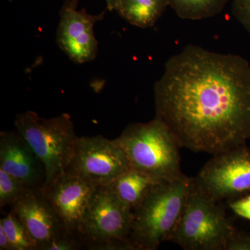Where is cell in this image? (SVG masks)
<instances>
[{
  "instance_id": "1",
  "label": "cell",
  "mask_w": 250,
  "mask_h": 250,
  "mask_svg": "<svg viewBox=\"0 0 250 250\" xmlns=\"http://www.w3.org/2000/svg\"><path fill=\"white\" fill-rule=\"evenodd\" d=\"M156 116L181 147L215 155L250 139V65L237 54L187 45L154 85Z\"/></svg>"
},
{
  "instance_id": "2",
  "label": "cell",
  "mask_w": 250,
  "mask_h": 250,
  "mask_svg": "<svg viewBox=\"0 0 250 250\" xmlns=\"http://www.w3.org/2000/svg\"><path fill=\"white\" fill-rule=\"evenodd\" d=\"M195 179L184 176L154 185L133 210L129 241L134 250H156L167 242L183 213Z\"/></svg>"
},
{
  "instance_id": "3",
  "label": "cell",
  "mask_w": 250,
  "mask_h": 250,
  "mask_svg": "<svg viewBox=\"0 0 250 250\" xmlns=\"http://www.w3.org/2000/svg\"><path fill=\"white\" fill-rule=\"evenodd\" d=\"M124 151L130 167L158 182L185 176L181 169V148L170 128L155 118L146 123L128 125L113 140Z\"/></svg>"
},
{
  "instance_id": "4",
  "label": "cell",
  "mask_w": 250,
  "mask_h": 250,
  "mask_svg": "<svg viewBox=\"0 0 250 250\" xmlns=\"http://www.w3.org/2000/svg\"><path fill=\"white\" fill-rule=\"evenodd\" d=\"M217 202L195 184L167 242L186 250H225L236 229Z\"/></svg>"
},
{
  "instance_id": "5",
  "label": "cell",
  "mask_w": 250,
  "mask_h": 250,
  "mask_svg": "<svg viewBox=\"0 0 250 250\" xmlns=\"http://www.w3.org/2000/svg\"><path fill=\"white\" fill-rule=\"evenodd\" d=\"M15 126L45 165L44 187L65 172L78 139L70 115L44 118L28 111L16 116Z\"/></svg>"
},
{
  "instance_id": "6",
  "label": "cell",
  "mask_w": 250,
  "mask_h": 250,
  "mask_svg": "<svg viewBox=\"0 0 250 250\" xmlns=\"http://www.w3.org/2000/svg\"><path fill=\"white\" fill-rule=\"evenodd\" d=\"M133 210L108 186H98L83 215L80 233L86 250H134L129 241Z\"/></svg>"
},
{
  "instance_id": "7",
  "label": "cell",
  "mask_w": 250,
  "mask_h": 250,
  "mask_svg": "<svg viewBox=\"0 0 250 250\" xmlns=\"http://www.w3.org/2000/svg\"><path fill=\"white\" fill-rule=\"evenodd\" d=\"M195 179L215 201L236 200L250 193V149L246 144L213 155Z\"/></svg>"
},
{
  "instance_id": "8",
  "label": "cell",
  "mask_w": 250,
  "mask_h": 250,
  "mask_svg": "<svg viewBox=\"0 0 250 250\" xmlns=\"http://www.w3.org/2000/svg\"><path fill=\"white\" fill-rule=\"evenodd\" d=\"M130 168L123 149L98 135L78 137L65 172L95 186H107Z\"/></svg>"
},
{
  "instance_id": "9",
  "label": "cell",
  "mask_w": 250,
  "mask_h": 250,
  "mask_svg": "<svg viewBox=\"0 0 250 250\" xmlns=\"http://www.w3.org/2000/svg\"><path fill=\"white\" fill-rule=\"evenodd\" d=\"M80 0H65L60 11L57 42L72 62L83 64L96 58L98 42L94 26L104 18L105 11L98 15L77 10Z\"/></svg>"
},
{
  "instance_id": "10",
  "label": "cell",
  "mask_w": 250,
  "mask_h": 250,
  "mask_svg": "<svg viewBox=\"0 0 250 250\" xmlns=\"http://www.w3.org/2000/svg\"><path fill=\"white\" fill-rule=\"evenodd\" d=\"M11 209L25 227L36 250H45L52 241L68 231L41 188L30 189Z\"/></svg>"
},
{
  "instance_id": "11",
  "label": "cell",
  "mask_w": 250,
  "mask_h": 250,
  "mask_svg": "<svg viewBox=\"0 0 250 250\" xmlns=\"http://www.w3.org/2000/svg\"><path fill=\"white\" fill-rule=\"evenodd\" d=\"M97 187L65 172L41 189L67 229L80 233L83 215Z\"/></svg>"
},
{
  "instance_id": "12",
  "label": "cell",
  "mask_w": 250,
  "mask_h": 250,
  "mask_svg": "<svg viewBox=\"0 0 250 250\" xmlns=\"http://www.w3.org/2000/svg\"><path fill=\"white\" fill-rule=\"evenodd\" d=\"M0 169L29 188L45 185V165L17 131L0 133Z\"/></svg>"
},
{
  "instance_id": "13",
  "label": "cell",
  "mask_w": 250,
  "mask_h": 250,
  "mask_svg": "<svg viewBox=\"0 0 250 250\" xmlns=\"http://www.w3.org/2000/svg\"><path fill=\"white\" fill-rule=\"evenodd\" d=\"M157 183L149 176L130 168L107 186L122 201L134 210Z\"/></svg>"
},
{
  "instance_id": "14",
  "label": "cell",
  "mask_w": 250,
  "mask_h": 250,
  "mask_svg": "<svg viewBox=\"0 0 250 250\" xmlns=\"http://www.w3.org/2000/svg\"><path fill=\"white\" fill-rule=\"evenodd\" d=\"M171 0H118L116 11L136 27H152L170 6Z\"/></svg>"
},
{
  "instance_id": "15",
  "label": "cell",
  "mask_w": 250,
  "mask_h": 250,
  "mask_svg": "<svg viewBox=\"0 0 250 250\" xmlns=\"http://www.w3.org/2000/svg\"><path fill=\"white\" fill-rule=\"evenodd\" d=\"M229 0H171L170 7L182 19L212 18L221 13Z\"/></svg>"
},
{
  "instance_id": "16",
  "label": "cell",
  "mask_w": 250,
  "mask_h": 250,
  "mask_svg": "<svg viewBox=\"0 0 250 250\" xmlns=\"http://www.w3.org/2000/svg\"><path fill=\"white\" fill-rule=\"evenodd\" d=\"M0 225L6 231L14 250H36L35 243L14 210L11 209L1 218Z\"/></svg>"
},
{
  "instance_id": "17",
  "label": "cell",
  "mask_w": 250,
  "mask_h": 250,
  "mask_svg": "<svg viewBox=\"0 0 250 250\" xmlns=\"http://www.w3.org/2000/svg\"><path fill=\"white\" fill-rule=\"evenodd\" d=\"M31 188L0 169V207H12Z\"/></svg>"
},
{
  "instance_id": "18",
  "label": "cell",
  "mask_w": 250,
  "mask_h": 250,
  "mask_svg": "<svg viewBox=\"0 0 250 250\" xmlns=\"http://www.w3.org/2000/svg\"><path fill=\"white\" fill-rule=\"evenodd\" d=\"M84 248V241L81 233L67 231L52 241L45 250H77Z\"/></svg>"
},
{
  "instance_id": "19",
  "label": "cell",
  "mask_w": 250,
  "mask_h": 250,
  "mask_svg": "<svg viewBox=\"0 0 250 250\" xmlns=\"http://www.w3.org/2000/svg\"><path fill=\"white\" fill-rule=\"evenodd\" d=\"M232 14L250 34V0H233Z\"/></svg>"
},
{
  "instance_id": "20",
  "label": "cell",
  "mask_w": 250,
  "mask_h": 250,
  "mask_svg": "<svg viewBox=\"0 0 250 250\" xmlns=\"http://www.w3.org/2000/svg\"><path fill=\"white\" fill-rule=\"evenodd\" d=\"M225 250H250V233L236 231Z\"/></svg>"
},
{
  "instance_id": "21",
  "label": "cell",
  "mask_w": 250,
  "mask_h": 250,
  "mask_svg": "<svg viewBox=\"0 0 250 250\" xmlns=\"http://www.w3.org/2000/svg\"><path fill=\"white\" fill-rule=\"evenodd\" d=\"M229 207L237 215L250 220V193L231 201Z\"/></svg>"
},
{
  "instance_id": "22",
  "label": "cell",
  "mask_w": 250,
  "mask_h": 250,
  "mask_svg": "<svg viewBox=\"0 0 250 250\" xmlns=\"http://www.w3.org/2000/svg\"><path fill=\"white\" fill-rule=\"evenodd\" d=\"M0 250H14L9 237L1 225H0Z\"/></svg>"
},
{
  "instance_id": "23",
  "label": "cell",
  "mask_w": 250,
  "mask_h": 250,
  "mask_svg": "<svg viewBox=\"0 0 250 250\" xmlns=\"http://www.w3.org/2000/svg\"><path fill=\"white\" fill-rule=\"evenodd\" d=\"M106 2V8L109 11H116L117 5H118V0H105Z\"/></svg>"
}]
</instances>
